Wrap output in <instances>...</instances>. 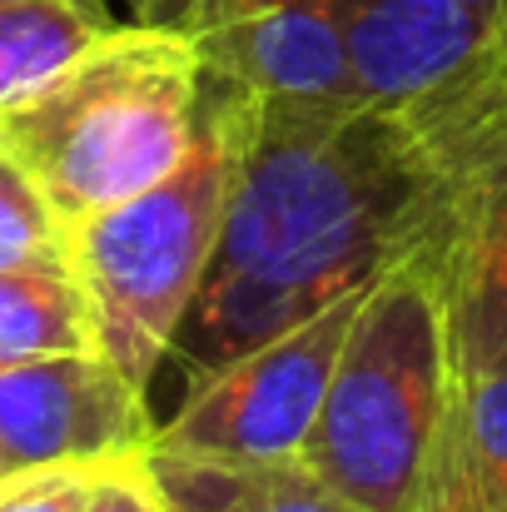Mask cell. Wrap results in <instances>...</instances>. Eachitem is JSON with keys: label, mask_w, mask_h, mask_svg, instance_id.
<instances>
[{"label": "cell", "mask_w": 507, "mask_h": 512, "mask_svg": "<svg viewBox=\"0 0 507 512\" xmlns=\"http://www.w3.org/2000/svg\"><path fill=\"white\" fill-rule=\"evenodd\" d=\"M95 348V314L75 269L0 274V363Z\"/></svg>", "instance_id": "4fadbf2b"}, {"label": "cell", "mask_w": 507, "mask_h": 512, "mask_svg": "<svg viewBox=\"0 0 507 512\" xmlns=\"http://www.w3.org/2000/svg\"><path fill=\"white\" fill-rule=\"evenodd\" d=\"M95 463H50L0 473V512H80Z\"/></svg>", "instance_id": "2e32d148"}, {"label": "cell", "mask_w": 507, "mask_h": 512, "mask_svg": "<svg viewBox=\"0 0 507 512\" xmlns=\"http://www.w3.org/2000/svg\"><path fill=\"white\" fill-rule=\"evenodd\" d=\"M403 120L413 125V135L423 140V150L433 155V165L443 179L478 160L483 150L507 140V0L493 5L488 15V35L478 45V55L443 80L438 90H428L423 100L403 105Z\"/></svg>", "instance_id": "8fae6325"}, {"label": "cell", "mask_w": 507, "mask_h": 512, "mask_svg": "<svg viewBox=\"0 0 507 512\" xmlns=\"http://www.w3.org/2000/svg\"><path fill=\"white\" fill-rule=\"evenodd\" d=\"M363 289L343 294L314 319L254 343L249 353L189 383L174 413L160 418L155 448L194 458H234V463L304 458V443L329 393L338 343L348 334Z\"/></svg>", "instance_id": "5b68a950"}, {"label": "cell", "mask_w": 507, "mask_h": 512, "mask_svg": "<svg viewBox=\"0 0 507 512\" xmlns=\"http://www.w3.org/2000/svg\"><path fill=\"white\" fill-rule=\"evenodd\" d=\"M204 95L224 115L234 170L214 264L165 358L179 393L408 259L448 189L403 110L264 100L209 75Z\"/></svg>", "instance_id": "6da1fadb"}, {"label": "cell", "mask_w": 507, "mask_h": 512, "mask_svg": "<svg viewBox=\"0 0 507 512\" xmlns=\"http://www.w3.org/2000/svg\"><path fill=\"white\" fill-rule=\"evenodd\" d=\"M160 413L100 348L0 363V473L150 453Z\"/></svg>", "instance_id": "8992f818"}, {"label": "cell", "mask_w": 507, "mask_h": 512, "mask_svg": "<svg viewBox=\"0 0 507 512\" xmlns=\"http://www.w3.org/2000/svg\"><path fill=\"white\" fill-rule=\"evenodd\" d=\"M453 388L438 294L418 254L383 269L338 343L304 463L368 512H408Z\"/></svg>", "instance_id": "3957f363"}, {"label": "cell", "mask_w": 507, "mask_h": 512, "mask_svg": "<svg viewBox=\"0 0 507 512\" xmlns=\"http://www.w3.org/2000/svg\"><path fill=\"white\" fill-rule=\"evenodd\" d=\"M169 512H368L329 488L304 458L234 463L150 448Z\"/></svg>", "instance_id": "30bf717a"}, {"label": "cell", "mask_w": 507, "mask_h": 512, "mask_svg": "<svg viewBox=\"0 0 507 512\" xmlns=\"http://www.w3.org/2000/svg\"><path fill=\"white\" fill-rule=\"evenodd\" d=\"M413 254L438 294L453 378L507 373V140L448 174L438 219Z\"/></svg>", "instance_id": "52a82bcc"}, {"label": "cell", "mask_w": 507, "mask_h": 512, "mask_svg": "<svg viewBox=\"0 0 507 512\" xmlns=\"http://www.w3.org/2000/svg\"><path fill=\"white\" fill-rule=\"evenodd\" d=\"M165 30H179L199 70L239 95L363 100L334 15L314 0H224Z\"/></svg>", "instance_id": "ba28073f"}, {"label": "cell", "mask_w": 507, "mask_h": 512, "mask_svg": "<svg viewBox=\"0 0 507 512\" xmlns=\"http://www.w3.org/2000/svg\"><path fill=\"white\" fill-rule=\"evenodd\" d=\"M204 70L165 25L120 20L70 65L0 105V155L80 224L150 184L194 150Z\"/></svg>", "instance_id": "7a4b0ae2"}, {"label": "cell", "mask_w": 507, "mask_h": 512, "mask_svg": "<svg viewBox=\"0 0 507 512\" xmlns=\"http://www.w3.org/2000/svg\"><path fill=\"white\" fill-rule=\"evenodd\" d=\"M234 145L204 95L194 150L160 184L70 224V269L95 314V348L145 393L155 388L179 324L214 264Z\"/></svg>", "instance_id": "277c9868"}, {"label": "cell", "mask_w": 507, "mask_h": 512, "mask_svg": "<svg viewBox=\"0 0 507 512\" xmlns=\"http://www.w3.org/2000/svg\"><path fill=\"white\" fill-rule=\"evenodd\" d=\"M408 512H507V373L453 378Z\"/></svg>", "instance_id": "9c48e42d"}, {"label": "cell", "mask_w": 507, "mask_h": 512, "mask_svg": "<svg viewBox=\"0 0 507 512\" xmlns=\"http://www.w3.org/2000/svg\"><path fill=\"white\" fill-rule=\"evenodd\" d=\"M120 20L110 0H0V105L70 65Z\"/></svg>", "instance_id": "7c38bea8"}, {"label": "cell", "mask_w": 507, "mask_h": 512, "mask_svg": "<svg viewBox=\"0 0 507 512\" xmlns=\"http://www.w3.org/2000/svg\"><path fill=\"white\" fill-rule=\"evenodd\" d=\"M80 512H169L150 453L100 458L90 468V488H85Z\"/></svg>", "instance_id": "9a60e30c"}, {"label": "cell", "mask_w": 507, "mask_h": 512, "mask_svg": "<svg viewBox=\"0 0 507 512\" xmlns=\"http://www.w3.org/2000/svg\"><path fill=\"white\" fill-rule=\"evenodd\" d=\"M468 5H473L478 15H493V5H498V0H468Z\"/></svg>", "instance_id": "e0dca14e"}, {"label": "cell", "mask_w": 507, "mask_h": 512, "mask_svg": "<svg viewBox=\"0 0 507 512\" xmlns=\"http://www.w3.org/2000/svg\"><path fill=\"white\" fill-rule=\"evenodd\" d=\"M5 269H70V224L0 155V274Z\"/></svg>", "instance_id": "5bb4252c"}]
</instances>
